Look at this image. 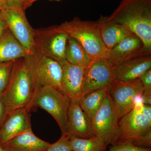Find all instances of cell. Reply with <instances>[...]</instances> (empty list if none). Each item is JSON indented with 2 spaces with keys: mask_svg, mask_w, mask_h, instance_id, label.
<instances>
[{
  "mask_svg": "<svg viewBox=\"0 0 151 151\" xmlns=\"http://www.w3.org/2000/svg\"><path fill=\"white\" fill-rule=\"evenodd\" d=\"M32 108H19L11 112L0 129V143L4 144L19 135L32 130Z\"/></svg>",
  "mask_w": 151,
  "mask_h": 151,
  "instance_id": "obj_12",
  "label": "cell"
},
{
  "mask_svg": "<svg viewBox=\"0 0 151 151\" xmlns=\"http://www.w3.org/2000/svg\"><path fill=\"white\" fill-rule=\"evenodd\" d=\"M29 54L8 29L0 39V62L16 60Z\"/></svg>",
  "mask_w": 151,
  "mask_h": 151,
  "instance_id": "obj_19",
  "label": "cell"
},
{
  "mask_svg": "<svg viewBox=\"0 0 151 151\" xmlns=\"http://www.w3.org/2000/svg\"><path fill=\"white\" fill-rule=\"evenodd\" d=\"M108 18L139 37L144 44L143 55H151V0H122Z\"/></svg>",
  "mask_w": 151,
  "mask_h": 151,
  "instance_id": "obj_2",
  "label": "cell"
},
{
  "mask_svg": "<svg viewBox=\"0 0 151 151\" xmlns=\"http://www.w3.org/2000/svg\"><path fill=\"white\" fill-rule=\"evenodd\" d=\"M8 29L31 54L35 48L33 28L31 26L23 9H4Z\"/></svg>",
  "mask_w": 151,
  "mask_h": 151,
  "instance_id": "obj_10",
  "label": "cell"
},
{
  "mask_svg": "<svg viewBox=\"0 0 151 151\" xmlns=\"http://www.w3.org/2000/svg\"><path fill=\"white\" fill-rule=\"evenodd\" d=\"M139 78L144 90H151V68L143 73Z\"/></svg>",
  "mask_w": 151,
  "mask_h": 151,
  "instance_id": "obj_27",
  "label": "cell"
},
{
  "mask_svg": "<svg viewBox=\"0 0 151 151\" xmlns=\"http://www.w3.org/2000/svg\"><path fill=\"white\" fill-rule=\"evenodd\" d=\"M126 142H129L137 147L142 148L151 149V131L137 138Z\"/></svg>",
  "mask_w": 151,
  "mask_h": 151,
  "instance_id": "obj_26",
  "label": "cell"
},
{
  "mask_svg": "<svg viewBox=\"0 0 151 151\" xmlns=\"http://www.w3.org/2000/svg\"><path fill=\"white\" fill-rule=\"evenodd\" d=\"M150 68L151 55L136 57L113 67L114 79L124 82L134 81Z\"/></svg>",
  "mask_w": 151,
  "mask_h": 151,
  "instance_id": "obj_14",
  "label": "cell"
},
{
  "mask_svg": "<svg viewBox=\"0 0 151 151\" xmlns=\"http://www.w3.org/2000/svg\"><path fill=\"white\" fill-rule=\"evenodd\" d=\"M68 137L61 135L58 140L53 144H50L46 151H74L68 145Z\"/></svg>",
  "mask_w": 151,
  "mask_h": 151,
  "instance_id": "obj_24",
  "label": "cell"
},
{
  "mask_svg": "<svg viewBox=\"0 0 151 151\" xmlns=\"http://www.w3.org/2000/svg\"><path fill=\"white\" fill-rule=\"evenodd\" d=\"M62 65L61 91L71 101L78 102L84 94L83 85L85 67L71 65L67 62Z\"/></svg>",
  "mask_w": 151,
  "mask_h": 151,
  "instance_id": "obj_13",
  "label": "cell"
},
{
  "mask_svg": "<svg viewBox=\"0 0 151 151\" xmlns=\"http://www.w3.org/2000/svg\"><path fill=\"white\" fill-rule=\"evenodd\" d=\"M108 88H100L84 93L78 103L83 111L92 122L96 113L103 104Z\"/></svg>",
  "mask_w": 151,
  "mask_h": 151,
  "instance_id": "obj_20",
  "label": "cell"
},
{
  "mask_svg": "<svg viewBox=\"0 0 151 151\" xmlns=\"http://www.w3.org/2000/svg\"><path fill=\"white\" fill-rule=\"evenodd\" d=\"M37 93L27 56L16 60L8 84L1 94L9 114L19 108L34 107Z\"/></svg>",
  "mask_w": 151,
  "mask_h": 151,
  "instance_id": "obj_1",
  "label": "cell"
},
{
  "mask_svg": "<svg viewBox=\"0 0 151 151\" xmlns=\"http://www.w3.org/2000/svg\"><path fill=\"white\" fill-rule=\"evenodd\" d=\"M38 0H24L23 3V9L25 10L27 9L30 6L32 5L34 3ZM52 1V0H50Z\"/></svg>",
  "mask_w": 151,
  "mask_h": 151,
  "instance_id": "obj_32",
  "label": "cell"
},
{
  "mask_svg": "<svg viewBox=\"0 0 151 151\" xmlns=\"http://www.w3.org/2000/svg\"><path fill=\"white\" fill-rule=\"evenodd\" d=\"M107 88L119 120L134 108L135 98L144 90L140 78L127 82L114 80Z\"/></svg>",
  "mask_w": 151,
  "mask_h": 151,
  "instance_id": "obj_9",
  "label": "cell"
},
{
  "mask_svg": "<svg viewBox=\"0 0 151 151\" xmlns=\"http://www.w3.org/2000/svg\"><path fill=\"white\" fill-rule=\"evenodd\" d=\"M115 80L113 67L106 58L93 59L84 69L83 92L108 88Z\"/></svg>",
  "mask_w": 151,
  "mask_h": 151,
  "instance_id": "obj_11",
  "label": "cell"
},
{
  "mask_svg": "<svg viewBox=\"0 0 151 151\" xmlns=\"http://www.w3.org/2000/svg\"><path fill=\"white\" fill-rule=\"evenodd\" d=\"M9 114L4 103L1 95H0V129L2 127Z\"/></svg>",
  "mask_w": 151,
  "mask_h": 151,
  "instance_id": "obj_28",
  "label": "cell"
},
{
  "mask_svg": "<svg viewBox=\"0 0 151 151\" xmlns=\"http://www.w3.org/2000/svg\"><path fill=\"white\" fill-rule=\"evenodd\" d=\"M7 7V0H0V11Z\"/></svg>",
  "mask_w": 151,
  "mask_h": 151,
  "instance_id": "obj_33",
  "label": "cell"
},
{
  "mask_svg": "<svg viewBox=\"0 0 151 151\" xmlns=\"http://www.w3.org/2000/svg\"><path fill=\"white\" fill-rule=\"evenodd\" d=\"M69 137L89 139L96 137L92 122L78 102L71 101L68 111Z\"/></svg>",
  "mask_w": 151,
  "mask_h": 151,
  "instance_id": "obj_16",
  "label": "cell"
},
{
  "mask_svg": "<svg viewBox=\"0 0 151 151\" xmlns=\"http://www.w3.org/2000/svg\"><path fill=\"white\" fill-rule=\"evenodd\" d=\"M142 97L143 104L151 105V90H144Z\"/></svg>",
  "mask_w": 151,
  "mask_h": 151,
  "instance_id": "obj_31",
  "label": "cell"
},
{
  "mask_svg": "<svg viewBox=\"0 0 151 151\" xmlns=\"http://www.w3.org/2000/svg\"><path fill=\"white\" fill-rule=\"evenodd\" d=\"M52 1H62V0H52Z\"/></svg>",
  "mask_w": 151,
  "mask_h": 151,
  "instance_id": "obj_35",
  "label": "cell"
},
{
  "mask_svg": "<svg viewBox=\"0 0 151 151\" xmlns=\"http://www.w3.org/2000/svg\"><path fill=\"white\" fill-rule=\"evenodd\" d=\"M143 105L135 104L132 111L120 119L115 145L134 139L151 131V117L143 112Z\"/></svg>",
  "mask_w": 151,
  "mask_h": 151,
  "instance_id": "obj_7",
  "label": "cell"
},
{
  "mask_svg": "<svg viewBox=\"0 0 151 151\" xmlns=\"http://www.w3.org/2000/svg\"><path fill=\"white\" fill-rule=\"evenodd\" d=\"M143 49V42L139 37L133 35L109 50L107 59L114 67L136 57L144 55Z\"/></svg>",
  "mask_w": 151,
  "mask_h": 151,
  "instance_id": "obj_15",
  "label": "cell"
},
{
  "mask_svg": "<svg viewBox=\"0 0 151 151\" xmlns=\"http://www.w3.org/2000/svg\"><path fill=\"white\" fill-rule=\"evenodd\" d=\"M27 58L37 92L41 87L46 86L61 90L63 66L60 63L42 54L35 48Z\"/></svg>",
  "mask_w": 151,
  "mask_h": 151,
  "instance_id": "obj_5",
  "label": "cell"
},
{
  "mask_svg": "<svg viewBox=\"0 0 151 151\" xmlns=\"http://www.w3.org/2000/svg\"><path fill=\"white\" fill-rule=\"evenodd\" d=\"M15 60L0 62V95L4 91L8 84Z\"/></svg>",
  "mask_w": 151,
  "mask_h": 151,
  "instance_id": "obj_23",
  "label": "cell"
},
{
  "mask_svg": "<svg viewBox=\"0 0 151 151\" xmlns=\"http://www.w3.org/2000/svg\"><path fill=\"white\" fill-rule=\"evenodd\" d=\"M108 151H151V149L142 148L129 142H124L112 145Z\"/></svg>",
  "mask_w": 151,
  "mask_h": 151,
  "instance_id": "obj_25",
  "label": "cell"
},
{
  "mask_svg": "<svg viewBox=\"0 0 151 151\" xmlns=\"http://www.w3.org/2000/svg\"><path fill=\"white\" fill-rule=\"evenodd\" d=\"M23 1L24 0H7V8L23 9Z\"/></svg>",
  "mask_w": 151,
  "mask_h": 151,
  "instance_id": "obj_30",
  "label": "cell"
},
{
  "mask_svg": "<svg viewBox=\"0 0 151 151\" xmlns=\"http://www.w3.org/2000/svg\"><path fill=\"white\" fill-rule=\"evenodd\" d=\"M33 34L35 48L61 64L66 62L65 50L69 36L59 25L33 29Z\"/></svg>",
  "mask_w": 151,
  "mask_h": 151,
  "instance_id": "obj_6",
  "label": "cell"
},
{
  "mask_svg": "<svg viewBox=\"0 0 151 151\" xmlns=\"http://www.w3.org/2000/svg\"><path fill=\"white\" fill-rule=\"evenodd\" d=\"M65 58L66 62L71 65L86 67L93 59L79 42L69 36L68 40Z\"/></svg>",
  "mask_w": 151,
  "mask_h": 151,
  "instance_id": "obj_21",
  "label": "cell"
},
{
  "mask_svg": "<svg viewBox=\"0 0 151 151\" xmlns=\"http://www.w3.org/2000/svg\"><path fill=\"white\" fill-rule=\"evenodd\" d=\"M71 101L62 91L51 86L41 87L38 91L34 106L45 110L52 116L62 135L69 136L68 111Z\"/></svg>",
  "mask_w": 151,
  "mask_h": 151,
  "instance_id": "obj_4",
  "label": "cell"
},
{
  "mask_svg": "<svg viewBox=\"0 0 151 151\" xmlns=\"http://www.w3.org/2000/svg\"><path fill=\"white\" fill-rule=\"evenodd\" d=\"M97 22L102 40L108 50L126 38L134 35L124 26L108 19V17H100Z\"/></svg>",
  "mask_w": 151,
  "mask_h": 151,
  "instance_id": "obj_17",
  "label": "cell"
},
{
  "mask_svg": "<svg viewBox=\"0 0 151 151\" xmlns=\"http://www.w3.org/2000/svg\"><path fill=\"white\" fill-rule=\"evenodd\" d=\"M0 151H13L0 143Z\"/></svg>",
  "mask_w": 151,
  "mask_h": 151,
  "instance_id": "obj_34",
  "label": "cell"
},
{
  "mask_svg": "<svg viewBox=\"0 0 151 151\" xmlns=\"http://www.w3.org/2000/svg\"><path fill=\"white\" fill-rule=\"evenodd\" d=\"M1 144L13 151H46L50 144L38 137L32 130Z\"/></svg>",
  "mask_w": 151,
  "mask_h": 151,
  "instance_id": "obj_18",
  "label": "cell"
},
{
  "mask_svg": "<svg viewBox=\"0 0 151 151\" xmlns=\"http://www.w3.org/2000/svg\"><path fill=\"white\" fill-rule=\"evenodd\" d=\"M68 145L74 151H106L107 147L103 141L96 137L89 139L69 137Z\"/></svg>",
  "mask_w": 151,
  "mask_h": 151,
  "instance_id": "obj_22",
  "label": "cell"
},
{
  "mask_svg": "<svg viewBox=\"0 0 151 151\" xmlns=\"http://www.w3.org/2000/svg\"><path fill=\"white\" fill-rule=\"evenodd\" d=\"M8 30L4 10L0 11V39Z\"/></svg>",
  "mask_w": 151,
  "mask_h": 151,
  "instance_id": "obj_29",
  "label": "cell"
},
{
  "mask_svg": "<svg viewBox=\"0 0 151 151\" xmlns=\"http://www.w3.org/2000/svg\"><path fill=\"white\" fill-rule=\"evenodd\" d=\"M119 121L108 91L92 121L95 136L101 139L107 147L116 144Z\"/></svg>",
  "mask_w": 151,
  "mask_h": 151,
  "instance_id": "obj_8",
  "label": "cell"
},
{
  "mask_svg": "<svg viewBox=\"0 0 151 151\" xmlns=\"http://www.w3.org/2000/svg\"><path fill=\"white\" fill-rule=\"evenodd\" d=\"M59 26L78 41L92 59L108 58L109 50L103 43L97 21L82 20L76 17Z\"/></svg>",
  "mask_w": 151,
  "mask_h": 151,
  "instance_id": "obj_3",
  "label": "cell"
}]
</instances>
